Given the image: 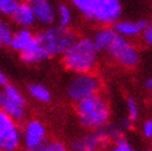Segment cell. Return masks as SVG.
Listing matches in <instances>:
<instances>
[{"label": "cell", "mask_w": 152, "mask_h": 151, "mask_svg": "<svg viewBox=\"0 0 152 151\" xmlns=\"http://www.w3.org/2000/svg\"><path fill=\"white\" fill-rule=\"evenodd\" d=\"M99 54L92 37L82 36L62 55V65L73 74L93 73L98 66Z\"/></svg>", "instance_id": "6da1fadb"}, {"label": "cell", "mask_w": 152, "mask_h": 151, "mask_svg": "<svg viewBox=\"0 0 152 151\" xmlns=\"http://www.w3.org/2000/svg\"><path fill=\"white\" fill-rule=\"evenodd\" d=\"M75 114L79 124L88 130H98L110 120V107L106 99L95 94L75 104Z\"/></svg>", "instance_id": "7a4b0ae2"}, {"label": "cell", "mask_w": 152, "mask_h": 151, "mask_svg": "<svg viewBox=\"0 0 152 151\" xmlns=\"http://www.w3.org/2000/svg\"><path fill=\"white\" fill-rule=\"evenodd\" d=\"M36 36L48 58L62 56L78 39L72 29H63L57 25L45 27Z\"/></svg>", "instance_id": "3957f363"}, {"label": "cell", "mask_w": 152, "mask_h": 151, "mask_svg": "<svg viewBox=\"0 0 152 151\" xmlns=\"http://www.w3.org/2000/svg\"><path fill=\"white\" fill-rule=\"evenodd\" d=\"M102 89V81L94 73L74 74L69 79L66 88L68 99L77 104L78 102L87 99L89 97L99 94Z\"/></svg>", "instance_id": "277c9868"}, {"label": "cell", "mask_w": 152, "mask_h": 151, "mask_svg": "<svg viewBox=\"0 0 152 151\" xmlns=\"http://www.w3.org/2000/svg\"><path fill=\"white\" fill-rule=\"evenodd\" d=\"M105 54L125 68H134L140 62V52L137 47L129 39L120 35Z\"/></svg>", "instance_id": "5b68a950"}, {"label": "cell", "mask_w": 152, "mask_h": 151, "mask_svg": "<svg viewBox=\"0 0 152 151\" xmlns=\"http://www.w3.org/2000/svg\"><path fill=\"white\" fill-rule=\"evenodd\" d=\"M22 134L19 122L0 109V151H19Z\"/></svg>", "instance_id": "8992f818"}, {"label": "cell", "mask_w": 152, "mask_h": 151, "mask_svg": "<svg viewBox=\"0 0 152 151\" xmlns=\"http://www.w3.org/2000/svg\"><path fill=\"white\" fill-rule=\"evenodd\" d=\"M123 15L121 0H93V21L100 26H114Z\"/></svg>", "instance_id": "52a82bcc"}, {"label": "cell", "mask_w": 152, "mask_h": 151, "mask_svg": "<svg viewBox=\"0 0 152 151\" xmlns=\"http://www.w3.org/2000/svg\"><path fill=\"white\" fill-rule=\"evenodd\" d=\"M24 151H40L47 139V128L39 119H28L21 129Z\"/></svg>", "instance_id": "ba28073f"}, {"label": "cell", "mask_w": 152, "mask_h": 151, "mask_svg": "<svg viewBox=\"0 0 152 151\" xmlns=\"http://www.w3.org/2000/svg\"><path fill=\"white\" fill-rule=\"evenodd\" d=\"M37 24L43 27L53 26L57 24V5L51 0H40L32 4Z\"/></svg>", "instance_id": "9c48e42d"}, {"label": "cell", "mask_w": 152, "mask_h": 151, "mask_svg": "<svg viewBox=\"0 0 152 151\" xmlns=\"http://www.w3.org/2000/svg\"><path fill=\"white\" fill-rule=\"evenodd\" d=\"M105 142L98 130L82 134L77 136L71 144L72 151H99L105 147Z\"/></svg>", "instance_id": "30bf717a"}, {"label": "cell", "mask_w": 152, "mask_h": 151, "mask_svg": "<svg viewBox=\"0 0 152 151\" xmlns=\"http://www.w3.org/2000/svg\"><path fill=\"white\" fill-rule=\"evenodd\" d=\"M146 26H147V21L143 19H140V20H121L120 19L114 25V29H115V31L120 36L131 40L137 36H141Z\"/></svg>", "instance_id": "8fae6325"}, {"label": "cell", "mask_w": 152, "mask_h": 151, "mask_svg": "<svg viewBox=\"0 0 152 151\" xmlns=\"http://www.w3.org/2000/svg\"><path fill=\"white\" fill-rule=\"evenodd\" d=\"M0 109L5 111L7 115L14 118L16 122H24L27 115L26 110V104L19 103L16 100L11 99L10 97H7L3 90H0Z\"/></svg>", "instance_id": "7c38bea8"}, {"label": "cell", "mask_w": 152, "mask_h": 151, "mask_svg": "<svg viewBox=\"0 0 152 151\" xmlns=\"http://www.w3.org/2000/svg\"><path fill=\"white\" fill-rule=\"evenodd\" d=\"M14 24L18 27H24V29H32L36 24V16L34 12L32 4L20 1L16 11L14 12L11 16Z\"/></svg>", "instance_id": "4fadbf2b"}, {"label": "cell", "mask_w": 152, "mask_h": 151, "mask_svg": "<svg viewBox=\"0 0 152 151\" xmlns=\"http://www.w3.org/2000/svg\"><path fill=\"white\" fill-rule=\"evenodd\" d=\"M119 34L115 31L114 26H100L93 34L92 40L99 52H106L109 47L118 39Z\"/></svg>", "instance_id": "5bb4252c"}, {"label": "cell", "mask_w": 152, "mask_h": 151, "mask_svg": "<svg viewBox=\"0 0 152 151\" xmlns=\"http://www.w3.org/2000/svg\"><path fill=\"white\" fill-rule=\"evenodd\" d=\"M35 41H36V34L31 29L19 27L18 30H15V32H14V36L10 42V47L14 51L21 54V52L27 50Z\"/></svg>", "instance_id": "9a60e30c"}, {"label": "cell", "mask_w": 152, "mask_h": 151, "mask_svg": "<svg viewBox=\"0 0 152 151\" xmlns=\"http://www.w3.org/2000/svg\"><path fill=\"white\" fill-rule=\"evenodd\" d=\"M20 57H21L22 61L27 65H37V63H41L42 61L48 58L46 52H45L43 48L41 47L40 42L37 41V36H36V41L27 50L21 52Z\"/></svg>", "instance_id": "2e32d148"}, {"label": "cell", "mask_w": 152, "mask_h": 151, "mask_svg": "<svg viewBox=\"0 0 152 151\" xmlns=\"http://www.w3.org/2000/svg\"><path fill=\"white\" fill-rule=\"evenodd\" d=\"M74 21V12L71 4L61 3L57 5V26L63 29H71Z\"/></svg>", "instance_id": "e0dca14e"}, {"label": "cell", "mask_w": 152, "mask_h": 151, "mask_svg": "<svg viewBox=\"0 0 152 151\" xmlns=\"http://www.w3.org/2000/svg\"><path fill=\"white\" fill-rule=\"evenodd\" d=\"M98 131H99L100 136L103 138L105 145H111L114 144L115 141H118L119 139H121L124 136L123 134V129H121V126L118 125V124H110L108 123L106 125H104L103 128H100V129H98Z\"/></svg>", "instance_id": "ac0fdd59"}, {"label": "cell", "mask_w": 152, "mask_h": 151, "mask_svg": "<svg viewBox=\"0 0 152 151\" xmlns=\"http://www.w3.org/2000/svg\"><path fill=\"white\" fill-rule=\"evenodd\" d=\"M27 90L32 99H35L39 103L46 104V103H50L52 99L51 90L46 86L41 84V83H31V84L27 87Z\"/></svg>", "instance_id": "d6986e66"}, {"label": "cell", "mask_w": 152, "mask_h": 151, "mask_svg": "<svg viewBox=\"0 0 152 151\" xmlns=\"http://www.w3.org/2000/svg\"><path fill=\"white\" fill-rule=\"evenodd\" d=\"M68 1L84 19L93 21V0H68Z\"/></svg>", "instance_id": "ffe728a7"}, {"label": "cell", "mask_w": 152, "mask_h": 151, "mask_svg": "<svg viewBox=\"0 0 152 151\" xmlns=\"http://www.w3.org/2000/svg\"><path fill=\"white\" fill-rule=\"evenodd\" d=\"M15 30L12 25L4 18H0V47H10V42Z\"/></svg>", "instance_id": "44dd1931"}, {"label": "cell", "mask_w": 152, "mask_h": 151, "mask_svg": "<svg viewBox=\"0 0 152 151\" xmlns=\"http://www.w3.org/2000/svg\"><path fill=\"white\" fill-rule=\"evenodd\" d=\"M20 0H0V16L11 18L16 11Z\"/></svg>", "instance_id": "7402d4cb"}, {"label": "cell", "mask_w": 152, "mask_h": 151, "mask_svg": "<svg viewBox=\"0 0 152 151\" xmlns=\"http://www.w3.org/2000/svg\"><path fill=\"white\" fill-rule=\"evenodd\" d=\"M126 117L136 122L140 117V107L135 98H127L126 99Z\"/></svg>", "instance_id": "603a6c76"}, {"label": "cell", "mask_w": 152, "mask_h": 151, "mask_svg": "<svg viewBox=\"0 0 152 151\" xmlns=\"http://www.w3.org/2000/svg\"><path fill=\"white\" fill-rule=\"evenodd\" d=\"M40 151H69L68 146L61 140H47Z\"/></svg>", "instance_id": "cb8c5ba5"}, {"label": "cell", "mask_w": 152, "mask_h": 151, "mask_svg": "<svg viewBox=\"0 0 152 151\" xmlns=\"http://www.w3.org/2000/svg\"><path fill=\"white\" fill-rule=\"evenodd\" d=\"M109 151H137L130 142H129L124 136L115 141L114 144H111Z\"/></svg>", "instance_id": "d4e9b609"}, {"label": "cell", "mask_w": 152, "mask_h": 151, "mask_svg": "<svg viewBox=\"0 0 152 151\" xmlns=\"http://www.w3.org/2000/svg\"><path fill=\"white\" fill-rule=\"evenodd\" d=\"M141 134L142 136L147 139V140H152V118L146 119L145 122L141 125Z\"/></svg>", "instance_id": "484cf974"}, {"label": "cell", "mask_w": 152, "mask_h": 151, "mask_svg": "<svg viewBox=\"0 0 152 151\" xmlns=\"http://www.w3.org/2000/svg\"><path fill=\"white\" fill-rule=\"evenodd\" d=\"M141 36H142L143 42H145L147 46L152 47V24H147V26L145 27Z\"/></svg>", "instance_id": "4316f807"}, {"label": "cell", "mask_w": 152, "mask_h": 151, "mask_svg": "<svg viewBox=\"0 0 152 151\" xmlns=\"http://www.w3.org/2000/svg\"><path fill=\"white\" fill-rule=\"evenodd\" d=\"M134 120H131L130 118H124L123 120H121V122H120V126H121V129H123V130H130V129H132V128H134Z\"/></svg>", "instance_id": "83f0119b"}, {"label": "cell", "mask_w": 152, "mask_h": 151, "mask_svg": "<svg viewBox=\"0 0 152 151\" xmlns=\"http://www.w3.org/2000/svg\"><path fill=\"white\" fill-rule=\"evenodd\" d=\"M6 84H9V79H7V76L4 73V71L0 68V87H5Z\"/></svg>", "instance_id": "f1b7e54d"}, {"label": "cell", "mask_w": 152, "mask_h": 151, "mask_svg": "<svg viewBox=\"0 0 152 151\" xmlns=\"http://www.w3.org/2000/svg\"><path fill=\"white\" fill-rule=\"evenodd\" d=\"M143 86H145V88L147 90H150V92H152V77H148L145 79V82H143Z\"/></svg>", "instance_id": "f546056e"}, {"label": "cell", "mask_w": 152, "mask_h": 151, "mask_svg": "<svg viewBox=\"0 0 152 151\" xmlns=\"http://www.w3.org/2000/svg\"><path fill=\"white\" fill-rule=\"evenodd\" d=\"M20 1H24V3H30V4H34L36 1H40V0H20Z\"/></svg>", "instance_id": "4dcf8cb0"}]
</instances>
